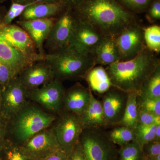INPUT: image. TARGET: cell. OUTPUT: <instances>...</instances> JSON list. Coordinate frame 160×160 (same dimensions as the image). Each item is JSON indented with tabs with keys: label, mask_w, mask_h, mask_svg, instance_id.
Masks as SVG:
<instances>
[{
	"label": "cell",
	"mask_w": 160,
	"mask_h": 160,
	"mask_svg": "<svg viewBox=\"0 0 160 160\" xmlns=\"http://www.w3.org/2000/svg\"><path fill=\"white\" fill-rule=\"evenodd\" d=\"M72 9L79 21L89 24L104 38L114 40L138 23L136 14L116 0H82Z\"/></svg>",
	"instance_id": "6da1fadb"
},
{
	"label": "cell",
	"mask_w": 160,
	"mask_h": 160,
	"mask_svg": "<svg viewBox=\"0 0 160 160\" xmlns=\"http://www.w3.org/2000/svg\"><path fill=\"white\" fill-rule=\"evenodd\" d=\"M160 65L156 54L146 48L133 58L119 61L105 69L112 87L127 92H138Z\"/></svg>",
	"instance_id": "7a4b0ae2"
},
{
	"label": "cell",
	"mask_w": 160,
	"mask_h": 160,
	"mask_svg": "<svg viewBox=\"0 0 160 160\" xmlns=\"http://www.w3.org/2000/svg\"><path fill=\"white\" fill-rule=\"evenodd\" d=\"M57 116L29 101L7 120V139L15 144L21 145L34 134L51 126Z\"/></svg>",
	"instance_id": "3957f363"
},
{
	"label": "cell",
	"mask_w": 160,
	"mask_h": 160,
	"mask_svg": "<svg viewBox=\"0 0 160 160\" xmlns=\"http://www.w3.org/2000/svg\"><path fill=\"white\" fill-rule=\"evenodd\" d=\"M45 61L51 66L54 79L66 80L85 79L96 66L94 57L78 52L68 46L52 53H46Z\"/></svg>",
	"instance_id": "277c9868"
},
{
	"label": "cell",
	"mask_w": 160,
	"mask_h": 160,
	"mask_svg": "<svg viewBox=\"0 0 160 160\" xmlns=\"http://www.w3.org/2000/svg\"><path fill=\"white\" fill-rule=\"evenodd\" d=\"M79 141L87 160H117L118 151L102 129L84 128Z\"/></svg>",
	"instance_id": "5b68a950"
},
{
	"label": "cell",
	"mask_w": 160,
	"mask_h": 160,
	"mask_svg": "<svg viewBox=\"0 0 160 160\" xmlns=\"http://www.w3.org/2000/svg\"><path fill=\"white\" fill-rule=\"evenodd\" d=\"M60 148L69 155L79 142L84 129L80 117L70 112L62 110L52 123Z\"/></svg>",
	"instance_id": "8992f818"
},
{
	"label": "cell",
	"mask_w": 160,
	"mask_h": 160,
	"mask_svg": "<svg viewBox=\"0 0 160 160\" xmlns=\"http://www.w3.org/2000/svg\"><path fill=\"white\" fill-rule=\"evenodd\" d=\"M78 22L72 8L67 7L57 18L52 26L44 44L46 53H53L69 46Z\"/></svg>",
	"instance_id": "52a82bcc"
},
{
	"label": "cell",
	"mask_w": 160,
	"mask_h": 160,
	"mask_svg": "<svg viewBox=\"0 0 160 160\" xmlns=\"http://www.w3.org/2000/svg\"><path fill=\"white\" fill-rule=\"evenodd\" d=\"M4 18L0 20V38L18 50L30 63L45 60L28 33L18 25H6Z\"/></svg>",
	"instance_id": "ba28073f"
},
{
	"label": "cell",
	"mask_w": 160,
	"mask_h": 160,
	"mask_svg": "<svg viewBox=\"0 0 160 160\" xmlns=\"http://www.w3.org/2000/svg\"><path fill=\"white\" fill-rule=\"evenodd\" d=\"M66 90L62 82L54 79L38 89L28 91L29 98L47 112L58 115L62 110Z\"/></svg>",
	"instance_id": "9c48e42d"
},
{
	"label": "cell",
	"mask_w": 160,
	"mask_h": 160,
	"mask_svg": "<svg viewBox=\"0 0 160 160\" xmlns=\"http://www.w3.org/2000/svg\"><path fill=\"white\" fill-rule=\"evenodd\" d=\"M30 100L28 90L14 77L1 92V117L6 121L11 118Z\"/></svg>",
	"instance_id": "30bf717a"
},
{
	"label": "cell",
	"mask_w": 160,
	"mask_h": 160,
	"mask_svg": "<svg viewBox=\"0 0 160 160\" xmlns=\"http://www.w3.org/2000/svg\"><path fill=\"white\" fill-rule=\"evenodd\" d=\"M19 146L25 154L33 160L46 157L61 149L51 126L34 134Z\"/></svg>",
	"instance_id": "8fae6325"
},
{
	"label": "cell",
	"mask_w": 160,
	"mask_h": 160,
	"mask_svg": "<svg viewBox=\"0 0 160 160\" xmlns=\"http://www.w3.org/2000/svg\"><path fill=\"white\" fill-rule=\"evenodd\" d=\"M120 61L133 58L146 48L143 28L138 24L129 26L114 39Z\"/></svg>",
	"instance_id": "7c38bea8"
},
{
	"label": "cell",
	"mask_w": 160,
	"mask_h": 160,
	"mask_svg": "<svg viewBox=\"0 0 160 160\" xmlns=\"http://www.w3.org/2000/svg\"><path fill=\"white\" fill-rule=\"evenodd\" d=\"M104 39L89 24L78 20L69 46L83 54L94 57L97 48Z\"/></svg>",
	"instance_id": "4fadbf2b"
},
{
	"label": "cell",
	"mask_w": 160,
	"mask_h": 160,
	"mask_svg": "<svg viewBox=\"0 0 160 160\" xmlns=\"http://www.w3.org/2000/svg\"><path fill=\"white\" fill-rule=\"evenodd\" d=\"M128 92L112 87L104 93L101 102L107 126L117 125L124 115Z\"/></svg>",
	"instance_id": "5bb4252c"
},
{
	"label": "cell",
	"mask_w": 160,
	"mask_h": 160,
	"mask_svg": "<svg viewBox=\"0 0 160 160\" xmlns=\"http://www.w3.org/2000/svg\"><path fill=\"white\" fill-rule=\"evenodd\" d=\"M18 77L22 85L28 91L38 89L54 79L51 66L45 60L27 66Z\"/></svg>",
	"instance_id": "9a60e30c"
},
{
	"label": "cell",
	"mask_w": 160,
	"mask_h": 160,
	"mask_svg": "<svg viewBox=\"0 0 160 160\" xmlns=\"http://www.w3.org/2000/svg\"><path fill=\"white\" fill-rule=\"evenodd\" d=\"M57 18L29 21L19 20L17 22L18 26L22 28L29 35L34 42L38 53L44 57L46 54L44 49V44Z\"/></svg>",
	"instance_id": "2e32d148"
},
{
	"label": "cell",
	"mask_w": 160,
	"mask_h": 160,
	"mask_svg": "<svg viewBox=\"0 0 160 160\" xmlns=\"http://www.w3.org/2000/svg\"><path fill=\"white\" fill-rule=\"evenodd\" d=\"M91 90L79 83L66 89L63 98L62 110L70 112L81 117L88 106Z\"/></svg>",
	"instance_id": "e0dca14e"
},
{
	"label": "cell",
	"mask_w": 160,
	"mask_h": 160,
	"mask_svg": "<svg viewBox=\"0 0 160 160\" xmlns=\"http://www.w3.org/2000/svg\"><path fill=\"white\" fill-rule=\"evenodd\" d=\"M68 7L62 1L54 3H33L27 6L19 16V21L58 18Z\"/></svg>",
	"instance_id": "ac0fdd59"
},
{
	"label": "cell",
	"mask_w": 160,
	"mask_h": 160,
	"mask_svg": "<svg viewBox=\"0 0 160 160\" xmlns=\"http://www.w3.org/2000/svg\"><path fill=\"white\" fill-rule=\"evenodd\" d=\"M7 11L5 6H0V19L5 15ZM0 61L6 63L11 68L15 76H18L24 68L32 64L18 50L1 38Z\"/></svg>",
	"instance_id": "d6986e66"
},
{
	"label": "cell",
	"mask_w": 160,
	"mask_h": 160,
	"mask_svg": "<svg viewBox=\"0 0 160 160\" xmlns=\"http://www.w3.org/2000/svg\"><path fill=\"white\" fill-rule=\"evenodd\" d=\"M81 118L84 128L102 129L107 126L102 103L95 97L92 91L89 104Z\"/></svg>",
	"instance_id": "ffe728a7"
},
{
	"label": "cell",
	"mask_w": 160,
	"mask_h": 160,
	"mask_svg": "<svg viewBox=\"0 0 160 160\" xmlns=\"http://www.w3.org/2000/svg\"><path fill=\"white\" fill-rule=\"evenodd\" d=\"M91 91L105 93L112 87L111 81L106 69L103 66H95L85 78Z\"/></svg>",
	"instance_id": "44dd1931"
},
{
	"label": "cell",
	"mask_w": 160,
	"mask_h": 160,
	"mask_svg": "<svg viewBox=\"0 0 160 160\" xmlns=\"http://www.w3.org/2000/svg\"><path fill=\"white\" fill-rule=\"evenodd\" d=\"M95 65L109 66L120 61L114 40L104 38L96 50Z\"/></svg>",
	"instance_id": "7402d4cb"
},
{
	"label": "cell",
	"mask_w": 160,
	"mask_h": 160,
	"mask_svg": "<svg viewBox=\"0 0 160 160\" xmlns=\"http://www.w3.org/2000/svg\"><path fill=\"white\" fill-rule=\"evenodd\" d=\"M137 92H128V97L125 112L117 126H124L135 129L138 125L139 109L137 103Z\"/></svg>",
	"instance_id": "603a6c76"
},
{
	"label": "cell",
	"mask_w": 160,
	"mask_h": 160,
	"mask_svg": "<svg viewBox=\"0 0 160 160\" xmlns=\"http://www.w3.org/2000/svg\"><path fill=\"white\" fill-rule=\"evenodd\" d=\"M138 95L148 98H160V65L143 83Z\"/></svg>",
	"instance_id": "cb8c5ba5"
},
{
	"label": "cell",
	"mask_w": 160,
	"mask_h": 160,
	"mask_svg": "<svg viewBox=\"0 0 160 160\" xmlns=\"http://www.w3.org/2000/svg\"><path fill=\"white\" fill-rule=\"evenodd\" d=\"M107 132L109 138L115 145L122 146L135 141V129L124 126H119Z\"/></svg>",
	"instance_id": "d4e9b609"
},
{
	"label": "cell",
	"mask_w": 160,
	"mask_h": 160,
	"mask_svg": "<svg viewBox=\"0 0 160 160\" xmlns=\"http://www.w3.org/2000/svg\"><path fill=\"white\" fill-rule=\"evenodd\" d=\"M144 39L146 48L155 53L160 52V27L154 25L143 28Z\"/></svg>",
	"instance_id": "484cf974"
},
{
	"label": "cell",
	"mask_w": 160,
	"mask_h": 160,
	"mask_svg": "<svg viewBox=\"0 0 160 160\" xmlns=\"http://www.w3.org/2000/svg\"><path fill=\"white\" fill-rule=\"evenodd\" d=\"M0 155L3 160H33L25 154L19 146L7 139Z\"/></svg>",
	"instance_id": "4316f807"
},
{
	"label": "cell",
	"mask_w": 160,
	"mask_h": 160,
	"mask_svg": "<svg viewBox=\"0 0 160 160\" xmlns=\"http://www.w3.org/2000/svg\"><path fill=\"white\" fill-rule=\"evenodd\" d=\"M121 147L119 160H142L144 156L142 147L135 141Z\"/></svg>",
	"instance_id": "83f0119b"
},
{
	"label": "cell",
	"mask_w": 160,
	"mask_h": 160,
	"mask_svg": "<svg viewBox=\"0 0 160 160\" xmlns=\"http://www.w3.org/2000/svg\"><path fill=\"white\" fill-rule=\"evenodd\" d=\"M158 125L138 124L135 129V140L141 147L146 143L155 140L156 128Z\"/></svg>",
	"instance_id": "f1b7e54d"
},
{
	"label": "cell",
	"mask_w": 160,
	"mask_h": 160,
	"mask_svg": "<svg viewBox=\"0 0 160 160\" xmlns=\"http://www.w3.org/2000/svg\"><path fill=\"white\" fill-rule=\"evenodd\" d=\"M137 103L139 110L160 116V98H148L137 96Z\"/></svg>",
	"instance_id": "f546056e"
},
{
	"label": "cell",
	"mask_w": 160,
	"mask_h": 160,
	"mask_svg": "<svg viewBox=\"0 0 160 160\" xmlns=\"http://www.w3.org/2000/svg\"><path fill=\"white\" fill-rule=\"evenodd\" d=\"M122 6L134 14L146 12L152 0H116Z\"/></svg>",
	"instance_id": "4dcf8cb0"
},
{
	"label": "cell",
	"mask_w": 160,
	"mask_h": 160,
	"mask_svg": "<svg viewBox=\"0 0 160 160\" xmlns=\"http://www.w3.org/2000/svg\"><path fill=\"white\" fill-rule=\"evenodd\" d=\"M138 124L144 125H160V116L139 110Z\"/></svg>",
	"instance_id": "1f68e13d"
},
{
	"label": "cell",
	"mask_w": 160,
	"mask_h": 160,
	"mask_svg": "<svg viewBox=\"0 0 160 160\" xmlns=\"http://www.w3.org/2000/svg\"><path fill=\"white\" fill-rule=\"evenodd\" d=\"M14 77V73L10 67L0 61V86L4 89Z\"/></svg>",
	"instance_id": "d6a6232c"
},
{
	"label": "cell",
	"mask_w": 160,
	"mask_h": 160,
	"mask_svg": "<svg viewBox=\"0 0 160 160\" xmlns=\"http://www.w3.org/2000/svg\"><path fill=\"white\" fill-rule=\"evenodd\" d=\"M143 156L148 159L160 154V141H153L146 143L142 147Z\"/></svg>",
	"instance_id": "836d02e7"
},
{
	"label": "cell",
	"mask_w": 160,
	"mask_h": 160,
	"mask_svg": "<svg viewBox=\"0 0 160 160\" xmlns=\"http://www.w3.org/2000/svg\"><path fill=\"white\" fill-rule=\"evenodd\" d=\"M146 18L150 22H154L160 19V2L153 0L147 9Z\"/></svg>",
	"instance_id": "e575fe53"
},
{
	"label": "cell",
	"mask_w": 160,
	"mask_h": 160,
	"mask_svg": "<svg viewBox=\"0 0 160 160\" xmlns=\"http://www.w3.org/2000/svg\"><path fill=\"white\" fill-rule=\"evenodd\" d=\"M68 160H87L79 141L68 156Z\"/></svg>",
	"instance_id": "d590c367"
},
{
	"label": "cell",
	"mask_w": 160,
	"mask_h": 160,
	"mask_svg": "<svg viewBox=\"0 0 160 160\" xmlns=\"http://www.w3.org/2000/svg\"><path fill=\"white\" fill-rule=\"evenodd\" d=\"M6 124L7 121L2 117H0V151L4 147L6 140Z\"/></svg>",
	"instance_id": "8d00e7d4"
},
{
	"label": "cell",
	"mask_w": 160,
	"mask_h": 160,
	"mask_svg": "<svg viewBox=\"0 0 160 160\" xmlns=\"http://www.w3.org/2000/svg\"><path fill=\"white\" fill-rule=\"evenodd\" d=\"M38 160H68V156L65 152L60 149Z\"/></svg>",
	"instance_id": "74e56055"
},
{
	"label": "cell",
	"mask_w": 160,
	"mask_h": 160,
	"mask_svg": "<svg viewBox=\"0 0 160 160\" xmlns=\"http://www.w3.org/2000/svg\"><path fill=\"white\" fill-rule=\"evenodd\" d=\"M67 5L68 7L72 8L77 5L82 0H61Z\"/></svg>",
	"instance_id": "f35d334b"
},
{
	"label": "cell",
	"mask_w": 160,
	"mask_h": 160,
	"mask_svg": "<svg viewBox=\"0 0 160 160\" xmlns=\"http://www.w3.org/2000/svg\"><path fill=\"white\" fill-rule=\"evenodd\" d=\"M12 2L22 5H29L35 2V0H11Z\"/></svg>",
	"instance_id": "ab89813d"
},
{
	"label": "cell",
	"mask_w": 160,
	"mask_h": 160,
	"mask_svg": "<svg viewBox=\"0 0 160 160\" xmlns=\"http://www.w3.org/2000/svg\"><path fill=\"white\" fill-rule=\"evenodd\" d=\"M154 140L160 141V125L157 126L156 128Z\"/></svg>",
	"instance_id": "60d3db41"
},
{
	"label": "cell",
	"mask_w": 160,
	"mask_h": 160,
	"mask_svg": "<svg viewBox=\"0 0 160 160\" xmlns=\"http://www.w3.org/2000/svg\"><path fill=\"white\" fill-rule=\"evenodd\" d=\"M61 0H35V2L54 3L60 2Z\"/></svg>",
	"instance_id": "b9f144b4"
},
{
	"label": "cell",
	"mask_w": 160,
	"mask_h": 160,
	"mask_svg": "<svg viewBox=\"0 0 160 160\" xmlns=\"http://www.w3.org/2000/svg\"><path fill=\"white\" fill-rule=\"evenodd\" d=\"M149 160H160V154H158L151 158L148 159Z\"/></svg>",
	"instance_id": "7bdbcfd3"
},
{
	"label": "cell",
	"mask_w": 160,
	"mask_h": 160,
	"mask_svg": "<svg viewBox=\"0 0 160 160\" xmlns=\"http://www.w3.org/2000/svg\"><path fill=\"white\" fill-rule=\"evenodd\" d=\"M1 92H2V88L0 86V117H1Z\"/></svg>",
	"instance_id": "ee69618b"
},
{
	"label": "cell",
	"mask_w": 160,
	"mask_h": 160,
	"mask_svg": "<svg viewBox=\"0 0 160 160\" xmlns=\"http://www.w3.org/2000/svg\"><path fill=\"white\" fill-rule=\"evenodd\" d=\"M142 160H149L147 158L143 156L142 159Z\"/></svg>",
	"instance_id": "f6af8a7d"
},
{
	"label": "cell",
	"mask_w": 160,
	"mask_h": 160,
	"mask_svg": "<svg viewBox=\"0 0 160 160\" xmlns=\"http://www.w3.org/2000/svg\"><path fill=\"white\" fill-rule=\"evenodd\" d=\"M8 1V0H0V4L4 2H6V1Z\"/></svg>",
	"instance_id": "bcb514c9"
},
{
	"label": "cell",
	"mask_w": 160,
	"mask_h": 160,
	"mask_svg": "<svg viewBox=\"0 0 160 160\" xmlns=\"http://www.w3.org/2000/svg\"><path fill=\"white\" fill-rule=\"evenodd\" d=\"M0 160H3L2 159V157H1V155H0Z\"/></svg>",
	"instance_id": "7dc6e473"
},
{
	"label": "cell",
	"mask_w": 160,
	"mask_h": 160,
	"mask_svg": "<svg viewBox=\"0 0 160 160\" xmlns=\"http://www.w3.org/2000/svg\"><path fill=\"white\" fill-rule=\"evenodd\" d=\"M158 1H160V0H158Z\"/></svg>",
	"instance_id": "c3c4849f"
}]
</instances>
